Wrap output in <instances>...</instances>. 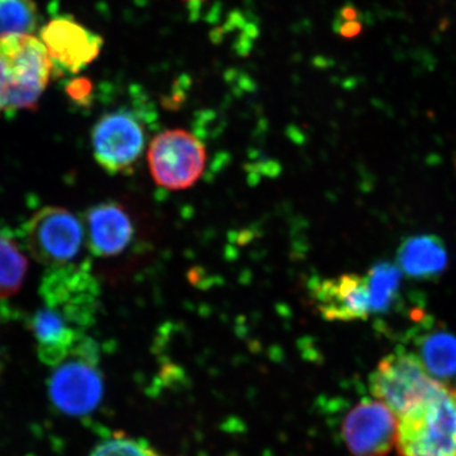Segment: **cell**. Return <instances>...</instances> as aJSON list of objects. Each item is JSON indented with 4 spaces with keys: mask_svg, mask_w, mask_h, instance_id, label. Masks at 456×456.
<instances>
[{
    "mask_svg": "<svg viewBox=\"0 0 456 456\" xmlns=\"http://www.w3.org/2000/svg\"><path fill=\"white\" fill-rule=\"evenodd\" d=\"M399 456H456V389L439 382L398 416Z\"/></svg>",
    "mask_w": 456,
    "mask_h": 456,
    "instance_id": "obj_1",
    "label": "cell"
},
{
    "mask_svg": "<svg viewBox=\"0 0 456 456\" xmlns=\"http://www.w3.org/2000/svg\"><path fill=\"white\" fill-rule=\"evenodd\" d=\"M0 53L8 71L4 113L33 110L53 74L46 47L32 35H12L0 37Z\"/></svg>",
    "mask_w": 456,
    "mask_h": 456,
    "instance_id": "obj_2",
    "label": "cell"
},
{
    "mask_svg": "<svg viewBox=\"0 0 456 456\" xmlns=\"http://www.w3.org/2000/svg\"><path fill=\"white\" fill-rule=\"evenodd\" d=\"M50 380V395L60 411L83 416L94 411L103 397L98 345L84 336L71 355L57 365Z\"/></svg>",
    "mask_w": 456,
    "mask_h": 456,
    "instance_id": "obj_3",
    "label": "cell"
},
{
    "mask_svg": "<svg viewBox=\"0 0 456 456\" xmlns=\"http://www.w3.org/2000/svg\"><path fill=\"white\" fill-rule=\"evenodd\" d=\"M40 296L47 307L80 331L94 323L101 288L89 261L49 269L41 279Z\"/></svg>",
    "mask_w": 456,
    "mask_h": 456,
    "instance_id": "obj_4",
    "label": "cell"
},
{
    "mask_svg": "<svg viewBox=\"0 0 456 456\" xmlns=\"http://www.w3.org/2000/svg\"><path fill=\"white\" fill-rule=\"evenodd\" d=\"M84 227L61 207H45L20 228V239L33 259L49 269L73 264L82 250Z\"/></svg>",
    "mask_w": 456,
    "mask_h": 456,
    "instance_id": "obj_5",
    "label": "cell"
},
{
    "mask_svg": "<svg viewBox=\"0 0 456 456\" xmlns=\"http://www.w3.org/2000/svg\"><path fill=\"white\" fill-rule=\"evenodd\" d=\"M147 164L159 187L185 191L202 178L207 150L191 132L174 128L154 137L147 150Z\"/></svg>",
    "mask_w": 456,
    "mask_h": 456,
    "instance_id": "obj_6",
    "label": "cell"
},
{
    "mask_svg": "<svg viewBox=\"0 0 456 456\" xmlns=\"http://www.w3.org/2000/svg\"><path fill=\"white\" fill-rule=\"evenodd\" d=\"M439 382L426 370L419 356L401 350L380 360L370 375L369 386L375 399L401 416L428 397Z\"/></svg>",
    "mask_w": 456,
    "mask_h": 456,
    "instance_id": "obj_7",
    "label": "cell"
},
{
    "mask_svg": "<svg viewBox=\"0 0 456 456\" xmlns=\"http://www.w3.org/2000/svg\"><path fill=\"white\" fill-rule=\"evenodd\" d=\"M142 123L131 110L103 114L92 131L93 155L108 174L130 173L145 151Z\"/></svg>",
    "mask_w": 456,
    "mask_h": 456,
    "instance_id": "obj_8",
    "label": "cell"
},
{
    "mask_svg": "<svg viewBox=\"0 0 456 456\" xmlns=\"http://www.w3.org/2000/svg\"><path fill=\"white\" fill-rule=\"evenodd\" d=\"M398 416L379 399H365L351 408L342 436L353 456H387L397 441Z\"/></svg>",
    "mask_w": 456,
    "mask_h": 456,
    "instance_id": "obj_9",
    "label": "cell"
},
{
    "mask_svg": "<svg viewBox=\"0 0 456 456\" xmlns=\"http://www.w3.org/2000/svg\"><path fill=\"white\" fill-rule=\"evenodd\" d=\"M41 41L56 77L79 73L97 59L103 47L102 36L71 16L53 18L42 27Z\"/></svg>",
    "mask_w": 456,
    "mask_h": 456,
    "instance_id": "obj_10",
    "label": "cell"
},
{
    "mask_svg": "<svg viewBox=\"0 0 456 456\" xmlns=\"http://www.w3.org/2000/svg\"><path fill=\"white\" fill-rule=\"evenodd\" d=\"M310 296L318 314L330 322L368 320L371 314L367 275L314 279L310 284Z\"/></svg>",
    "mask_w": 456,
    "mask_h": 456,
    "instance_id": "obj_11",
    "label": "cell"
},
{
    "mask_svg": "<svg viewBox=\"0 0 456 456\" xmlns=\"http://www.w3.org/2000/svg\"><path fill=\"white\" fill-rule=\"evenodd\" d=\"M86 232L94 256H118L134 240V222L122 204L99 203L86 213Z\"/></svg>",
    "mask_w": 456,
    "mask_h": 456,
    "instance_id": "obj_12",
    "label": "cell"
},
{
    "mask_svg": "<svg viewBox=\"0 0 456 456\" xmlns=\"http://www.w3.org/2000/svg\"><path fill=\"white\" fill-rule=\"evenodd\" d=\"M28 325L37 345L38 358L51 368L68 359L86 336V332L45 305L32 314Z\"/></svg>",
    "mask_w": 456,
    "mask_h": 456,
    "instance_id": "obj_13",
    "label": "cell"
},
{
    "mask_svg": "<svg viewBox=\"0 0 456 456\" xmlns=\"http://www.w3.org/2000/svg\"><path fill=\"white\" fill-rule=\"evenodd\" d=\"M397 260L408 277L430 281L445 272L448 253L440 237L411 236L399 246Z\"/></svg>",
    "mask_w": 456,
    "mask_h": 456,
    "instance_id": "obj_14",
    "label": "cell"
},
{
    "mask_svg": "<svg viewBox=\"0 0 456 456\" xmlns=\"http://www.w3.org/2000/svg\"><path fill=\"white\" fill-rule=\"evenodd\" d=\"M28 260L17 240L0 230V301L16 296L25 283Z\"/></svg>",
    "mask_w": 456,
    "mask_h": 456,
    "instance_id": "obj_15",
    "label": "cell"
},
{
    "mask_svg": "<svg viewBox=\"0 0 456 456\" xmlns=\"http://www.w3.org/2000/svg\"><path fill=\"white\" fill-rule=\"evenodd\" d=\"M371 314H386L401 299V270L391 263H380L369 272Z\"/></svg>",
    "mask_w": 456,
    "mask_h": 456,
    "instance_id": "obj_16",
    "label": "cell"
},
{
    "mask_svg": "<svg viewBox=\"0 0 456 456\" xmlns=\"http://www.w3.org/2000/svg\"><path fill=\"white\" fill-rule=\"evenodd\" d=\"M421 362L434 378H450L456 374V338L446 332H435L422 338L419 345Z\"/></svg>",
    "mask_w": 456,
    "mask_h": 456,
    "instance_id": "obj_17",
    "label": "cell"
},
{
    "mask_svg": "<svg viewBox=\"0 0 456 456\" xmlns=\"http://www.w3.org/2000/svg\"><path fill=\"white\" fill-rule=\"evenodd\" d=\"M40 22L36 0H0V37L31 35Z\"/></svg>",
    "mask_w": 456,
    "mask_h": 456,
    "instance_id": "obj_18",
    "label": "cell"
},
{
    "mask_svg": "<svg viewBox=\"0 0 456 456\" xmlns=\"http://www.w3.org/2000/svg\"><path fill=\"white\" fill-rule=\"evenodd\" d=\"M90 456H160L149 444L140 439L116 435L99 444Z\"/></svg>",
    "mask_w": 456,
    "mask_h": 456,
    "instance_id": "obj_19",
    "label": "cell"
},
{
    "mask_svg": "<svg viewBox=\"0 0 456 456\" xmlns=\"http://www.w3.org/2000/svg\"><path fill=\"white\" fill-rule=\"evenodd\" d=\"M66 94L70 97L71 101L80 106H89L92 102L93 86L90 80L86 77H79V79L71 80L66 86Z\"/></svg>",
    "mask_w": 456,
    "mask_h": 456,
    "instance_id": "obj_20",
    "label": "cell"
},
{
    "mask_svg": "<svg viewBox=\"0 0 456 456\" xmlns=\"http://www.w3.org/2000/svg\"><path fill=\"white\" fill-rule=\"evenodd\" d=\"M360 31H362V23L359 22V20H342L341 18L338 32L344 37H355V36L359 35Z\"/></svg>",
    "mask_w": 456,
    "mask_h": 456,
    "instance_id": "obj_21",
    "label": "cell"
},
{
    "mask_svg": "<svg viewBox=\"0 0 456 456\" xmlns=\"http://www.w3.org/2000/svg\"><path fill=\"white\" fill-rule=\"evenodd\" d=\"M8 71L4 57L0 53V116L4 113L5 89H7Z\"/></svg>",
    "mask_w": 456,
    "mask_h": 456,
    "instance_id": "obj_22",
    "label": "cell"
},
{
    "mask_svg": "<svg viewBox=\"0 0 456 456\" xmlns=\"http://www.w3.org/2000/svg\"><path fill=\"white\" fill-rule=\"evenodd\" d=\"M191 2H196V0H191Z\"/></svg>",
    "mask_w": 456,
    "mask_h": 456,
    "instance_id": "obj_23",
    "label": "cell"
}]
</instances>
